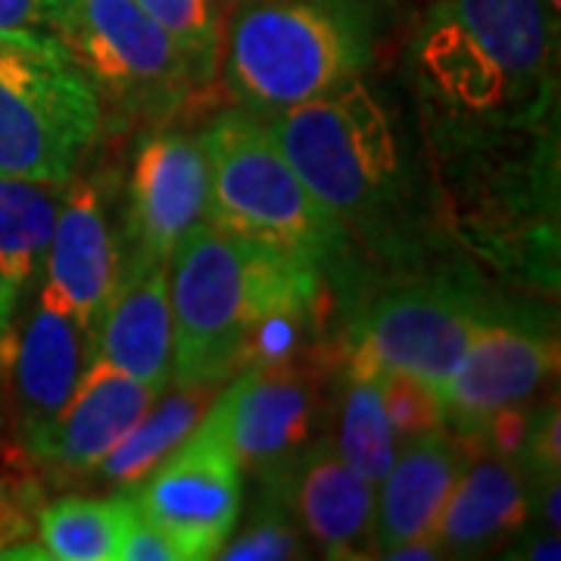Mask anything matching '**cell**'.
Listing matches in <instances>:
<instances>
[{
  "instance_id": "1",
  "label": "cell",
  "mask_w": 561,
  "mask_h": 561,
  "mask_svg": "<svg viewBox=\"0 0 561 561\" xmlns=\"http://www.w3.org/2000/svg\"><path fill=\"white\" fill-rule=\"evenodd\" d=\"M262 119L353 247L390 268L424 262L437 238L434 201L424 184V150L390 88L362 72L319 101Z\"/></svg>"
},
{
  "instance_id": "2",
  "label": "cell",
  "mask_w": 561,
  "mask_h": 561,
  "mask_svg": "<svg viewBox=\"0 0 561 561\" xmlns=\"http://www.w3.org/2000/svg\"><path fill=\"white\" fill-rule=\"evenodd\" d=\"M559 13L546 0H434L405 47L421 138L559 122Z\"/></svg>"
},
{
  "instance_id": "3",
  "label": "cell",
  "mask_w": 561,
  "mask_h": 561,
  "mask_svg": "<svg viewBox=\"0 0 561 561\" xmlns=\"http://www.w3.org/2000/svg\"><path fill=\"white\" fill-rule=\"evenodd\" d=\"M387 0H234L221 32L231 98L256 116L319 101L368 72Z\"/></svg>"
},
{
  "instance_id": "4",
  "label": "cell",
  "mask_w": 561,
  "mask_h": 561,
  "mask_svg": "<svg viewBox=\"0 0 561 561\" xmlns=\"http://www.w3.org/2000/svg\"><path fill=\"white\" fill-rule=\"evenodd\" d=\"M201 144L209 162L206 221L316 262L328 280L350 278L356 247L280 153L268 122L247 106L225 110L203 128Z\"/></svg>"
},
{
  "instance_id": "5",
  "label": "cell",
  "mask_w": 561,
  "mask_h": 561,
  "mask_svg": "<svg viewBox=\"0 0 561 561\" xmlns=\"http://www.w3.org/2000/svg\"><path fill=\"white\" fill-rule=\"evenodd\" d=\"M101 125V98L57 32H0V179L66 184Z\"/></svg>"
},
{
  "instance_id": "6",
  "label": "cell",
  "mask_w": 561,
  "mask_h": 561,
  "mask_svg": "<svg viewBox=\"0 0 561 561\" xmlns=\"http://www.w3.org/2000/svg\"><path fill=\"white\" fill-rule=\"evenodd\" d=\"M502 309L474 275H412L378 290L337 337V371L412 375L440 387Z\"/></svg>"
},
{
  "instance_id": "7",
  "label": "cell",
  "mask_w": 561,
  "mask_h": 561,
  "mask_svg": "<svg viewBox=\"0 0 561 561\" xmlns=\"http://www.w3.org/2000/svg\"><path fill=\"white\" fill-rule=\"evenodd\" d=\"M54 32L79 60L101 103H113L128 119L165 125L203 94L179 44L138 0H81Z\"/></svg>"
},
{
  "instance_id": "8",
  "label": "cell",
  "mask_w": 561,
  "mask_h": 561,
  "mask_svg": "<svg viewBox=\"0 0 561 561\" xmlns=\"http://www.w3.org/2000/svg\"><path fill=\"white\" fill-rule=\"evenodd\" d=\"M172 383H225L250 324L247 241L213 221L194 225L169 256Z\"/></svg>"
},
{
  "instance_id": "9",
  "label": "cell",
  "mask_w": 561,
  "mask_h": 561,
  "mask_svg": "<svg viewBox=\"0 0 561 561\" xmlns=\"http://www.w3.org/2000/svg\"><path fill=\"white\" fill-rule=\"evenodd\" d=\"M331 378H337V343L324 341L297 359L238 371L206 412L241 471L260 481L319 437Z\"/></svg>"
},
{
  "instance_id": "10",
  "label": "cell",
  "mask_w": 561,
  "mask_h": 561,
  "mask_svg": "<svg viewBox=\"0 0 561 561\" xmlns=\"http://www.w3.org/2000/svg\"><path fill=\"white\" fill-rule=\"evenodd\" d=\"M125 490L140 518L175 542L181 561L216 559L241 524L243 471L209 412L147 478Z\"/></svg>"
},
{
  "instance_id": "11",
  "label": "cell",
  "mask_w": 561,
  "mask_h": 561,
  "mask_svg": "<svg viewBox=\"0 0 561 561\" xmlns=\"http://www.w3.org/2000/svg\"><path fill=\"white\" fill-rule=\"evenodd\" d=\"M559 375L556 328L500 312L483 321L453 375L437 387L446 431L465 446L481 443L486 421L512 402L540 397Z\"/></svg>"
},
{
  "instance_id": "12",
  "label": "cell",
  "mask_w": 561,
  "mask_h": 561,
  "mask_svg": "<svg viewBox=\"0 0 561 561\" xmlns=\"http://www.w3.org/2000/svg\"><path fill=\"white\" fill-rule=\"evenodd\" d=\"M94 356L98 341L41 280L25 321L0 337V375H7L13 434L22 453L54 424Z\"/></svg>"
},
{
  "instance_id": "13",
  "label": "cell",
  "mask_w": 561,
  "mask_h": 561,
  "mask_svg": "<svg viewBox=\"0 0 561 561\" xmlns=\"http://www.w3.org/2000/svg\"><path fill=\"white\" fill-rule=\"evenodd\" d=\"M209 216V162L201 135H144L125 184L122 262L169 260L175 243Z\"/></svg>"
},
{
  "instance_id": "14",
  "label": "cell",
  "mask_w": 561,
  "mask_h": 561,
  "mask_svg": "<svg viewBox=\"0 0 561 561\" xmlns=\"http://www.w3.org/2000/svg\"><path fill=\"white\" fill-rule=\"evenodd\" d=\"M297 518L306 540L324 559L359 561L378 556L375 542V483L350 468L328 434L302 446L278 471L260 478Z\"/></svg>"
},
{
  "instance_id": "15",
  "label": "cell",
  "mask_w": 561,
  "mask_h": 561,
  "mask_svg": "<svg viewBox=\"0 0 561 561\" xmlns=\"http://www.w3.org/2000/svg\"><path fill=\"white\" fill-rule=\"evenodd\" d=\"M119 275L122 231L113 225L110 194L101 179L66 181L41 280L98 341V328Z\"/></svg>"
},
{
  "instance_id": "16",
  "label": "cell",
  "mask_w": 561,
  "mask_h": 561,
  "mask_svg": "<svg viewBox=\"0 0 561 561\" xmlns=\"http://www.w3.org/2000/svg\"><path fill=\"white\" fill-rule=\"evenodd\" d=\"M157 397L153 387L94 356L60 415L25 456L62 474H88Z\"/></svg>"
},
{
  "instance_id": "17",
  "label": "cell",
  "mask_w": 561,
  "mask_h": 561,
  "mask_svg": "<svg viewBox=\"0 0 561 561\" xmlns=\"http://www.w3.org/2000/svg\"><path fill=\"white\" fill-rule=\"evenodd\" d=\"M468 459L443 505L431 540L443 559H478L500 549L534 518L530 478L522 465L486 446H465Z\"/></svg>"
},
{
  "instance_id": "18",
  "label": "cell",
  "mask_w": 561,
  "mask_h": 561,
  "mask_svg": "<svg viewBox=\"0 0 561 561\" xmlns=\"http://www.w3.org/2000/svg\"><path fill=\"white\" fill-rule=\"evenodd\" d=\"M98 356L153 387H172L169 260H125L98 328Z\"/></svg>"
},
{
  "instance_id": "19",
  "label": "cell",
  "mask_w": 561,
  "mask_h": 561,
  "mask_svg": "<svg viewBox=\"0 0 561 561\" xmlns=\"http://www.w3.org/2000/svg\"><path fill=\"white\" fill-rule=\"evenodd\" d=\"M468 459L465 443L446 427L402 443L400 459L383 474L375 500V542L378 559L402 542L431 537L443 505L459 481Z\"/></svg>"
},
{
  "instance_id": "20",
  "label": "cell",
  "mask_w": 561,
  "mask_h": 561,
  "mask_svg": "<svg viewBox=\"0 0 561 561\" xmlns=\"http://www.w3.org/2000/svg\"><path fill=\"white\" fill-rule=\"evenodd\" d=\"M62 184L0 179V337L16 324L54 234Z\"/></svg>"
},
{
  "instance_id": "21",
  "label": "cell",
  "mask_w": 561,
  "mask_h": 561,
  "mask_svg": "<svg viewBox=\"0 0 561 561\" xmlns=\"http://www.w3.org/2000/svg\"><path fill=\"white\" fill-rule=\"evenodd\" d=\"M221 383H194L162 390L135 427L103 456L88 474L106 486H131L147 478L206 415Z\"/></svg>"
},
{
  "instance_id": "22",
  "label": "cell",
  "mask_w": 561,
  "mask_h": 561,
  "mask_svg": "<svg viewBox=\"0 0 561 561\" xmlns=\"http://www.w3.org/2000/svg\"><path fill=\"white\" fill-rule=\"evenodd\" d=\"M135 518V502L119 486L110 496H60L44 502L35 515L44 559L119 561L125 534Z\"/></svg>"
},
{
  "instance_id": "23",
  "label": "cell",
  "mask_w": 561,
  "mask_h": 561,
  "mask_svg": "<svg viewBox=\"0 0 561 561\" xmlns=\"http://www.w3.org/2000/svg\"><path fill=\"white\" fill-rule=\"evenodd\" d=\"M337 437L334 446L365 481L378 483L397 459V440L383 409L381 378L337 371Z\"/></svg>"
},
{
  "instance_id": "24",
  "label": "cell",
  "mask_w": 561,
  "mask_h": 561,
  "mask_svg": "<svg viewBox=\"0 0 561 561\" xmlns=\"http://www.w3.org/2000/svg\"><path fill=\"white\" fill-rule=\"evenodd\" d=\"M138 7L181 47L203 94L221 72V16L216 0H138Z\"/></svg>"
},
{
  "instance_id": "25",
  "label": "cell",
  "mask_w": 561,
  "mask_h": 561,
  "mask_svg": "<svg viewBox=\"0 0 561 561\" xmlns=\"http://www.w3.org/2000/svg\"><path fill=\"white\" fill-rule=\"evenodd\" d=\"M306 556V534L268 483H262L260 500L241 534H231L216 552V559L225 561H287Z\"/></svg>"
},
{
  "instance_id": "26",
  "label": "cell",
  "mask_w": 561,
  "mask_h": 561,
  "mask_svg": "<svg viewBox=\"0 0 561 561\" xmlns=\"http://www.w3.org/2000/svg\"><path fill=\"white\" fill-rule=\"evenodd\" d=\"M381 393L383 409H387V421L393 431V440L409 443L431 434V431H443V405L437 387L412 375H400L390 371L381 375Z\"/></svg>"
},
{
  "instance_id": "27",
  "label": "cell",
  "mask_w": 561,
  "mask_h": 561,
  "mask_svg": "<svg viewBox=\"0 0 561 561\" xmlns=\"http://www.w3.org/2000/svg\"><path fill=\"white\" fill-rule=\"evenodd\" d=\"M41 502L38 481L25 468H0V559H10L13 546L32 540Z\"/></svg>"
},
{
  "instance_id": "28",
  "label": "cell",
  "mask_w": 561,
  "mask_h": 561,
  "mask_svg": "<svg viewBox=\"0 0 561 561\" xmlns=\"http://www.w3.org/2000/svg\"><path fill=\"white\" fill-rule=\"evenodd\" d=\"M518 465L527 471V478L556 474L561 471V412L559 400L542 402L530 415V427L518 453Z\"/></svg>"
},
{
  "instance_id": "29",
  "label": "cell",
  "mask_w": 561,
  "mask_h": 561,
  "mask_svg": "<svg viewBox=\"0 0 561 561\" xmlns=\"http://www.w3.org/2000/svg\"><path fill=\"white\" fill-rule=\"evenodd\" d=\"M119 561H181V552L165 534H160L150 522H144L135 508L131 527L119 549Z\"/></svg>"
},
{
  "instance_id": "30",
  "label": "cell",
  "mask_w": 561,
  "mask_h": 561,
  "mask_svg": "<svg viewBox=\"0 0 561 561\" xmlns=\"http://www.w3.org/2000/svg\"><path fill=\"white\" fill-rule=\"evenodd\" d=\"M512 540L515 542L502 552V559H527V561L561 559L559 530H549V527H542L540 534H524V530H518Z\"/></svg>"
},
{
  "instance_id": "31",
  "label": "cell",
  "mask_w": 561,
  "mask_h": 561,
  "mask_svg": "<svg viewBox=\"0 0 561 561\" xmlns=\"http://www.w3.org/2000/svg\"><path fill=\"white\" fill-rule=\"evenodd\" d=\"M41 25H47L44 0H0V32L41 28Z\"/></svg>"
},
{
  "instance_id": "32",
  "label": "cell",
  "mask_w": 561,
  "mask_h": 561,
  "mask_svg": "<svg viewBox=\"0 0 561 561\" xmlns=\"http://www.w3.org/2000/svg\"><path fill=\"white\" fill-rule=\"evenodd\" d=\"M44 3H47V28L54 32L57 22H60L69 10H76L81 0H44Z\"/></svg>"
},
{
  "instance_id": "33",
  "label": "cell",
  "mask_w": 561,
  "mask_h": 561,
  "mask_svg": "<svg viewBox=\"0 0 561 561\" xmlns=\"http://www.w3.org/2000/svg\"><path fill=\"white\" fill-rule=\"evenodd\" d=\"M546 3H549V7H552L556 13H559V10H561V0H546Z\"/></svg>"
}]
</instances>
